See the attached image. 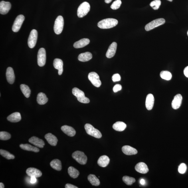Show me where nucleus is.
<instances>
[{"label": "nucleus", "instance_id": "nucleus-10", "mask_svg": "<svg viewBox=\"0 0 188 188\" xmlns=\"http://www.w3.org/2000/svg\"><path fill=\"white\" fill-rule=\"evenodd\" d=\"M46 61V53L45 49L40 48L37 54V63L38 66L43 67L45 65Z\"/></svg>", "mask_w": 188, "mask_h": 188}, {"label": "nucleus", "instance_id": "nucleus-7", "mask_svg": "<svg viewBox=\"0 0 188 188\" xmlns=\"http://www.w3.org/2000/svg\"><path fill=\"white\" fill-rule=\"evenodd\" d=\"M165 19L163 18H159V19L153 20L146 25L145 29L147 31H150L155 28L163 25L165 23Z\"/></svg>", "mask_w": 188, "mask_h": 188}, {"label": "nucleus", "instance_id": "nucleus-26", "mask_svg": "<svg viewBox=\"0 0 188 188\" xmlns=\"http://www.w3.org/2000/svg\"><path fill=\"white\" fill-rule=\"evenodd\" d=\"M21 119V114L19 112L14 113L10 115L7 118L8 121L13 123L19 122Z\"/></svg>", "mask_w": 188, "mask_h": 188}, {"label": "nucleus", "instance_id": "nucleus-11", "mask_svg": "<svg viewBox=\"0 0 188 188\" xmlns=\"http://www.w3.org/2000/svg\"><path fill=\"white\" fill-rule=\"evenodd\" d=\"M25 19V17L23 15H18L16 18L12 28V30L13 32H18L19 31Z\"/></svg>", "mask_w": 188, "mask_h": 188}, {"label": "nucleus", "instance_id": "nucleus-30", "mask_svg": "<svg viewBox=\"0 0 188 188\" xmlns=\"http://www.w3.org/2000/svg\"><path fill=\"white\" fill-rule=\"evenodd\" d=\"M50 166L54 169L57 171L61 170L62 169V164L59 159H53L50 162Z\"/></svg>", "mask_w": 188, "mask_h": 188}, {"label": "nucleus", "instance_id": "nucleus-18", "mask_svg": "<svg viewBox=\"0 0 188 188\" xmlns=\"http://www.w3.org/2000/svg\"><path fill=\"white\" fill-rule=\"evenodd\" d=\"M135 169L138 172L143 174L146 173L149 171V169L147 165L145 163L142 162L137 164L135 165Z\"/></svg>", "mask_w": 188, "mask_h": 188}, {"label": "nucleus", "instance_id": "nucleus-21", "mask_svg": "<svg viewBox=\"0 0 188 188\" xmlns=\"http://www.w3.org/2000/svg\"><path fill=\"white\" fill-rule=\"evenodd\" d=\"M61 130L69 136L73 137L76 134V131L71 127L65 125L61 127Z\"/></svg>", "mask_w": 188, "mask_h": 188}, {"label": "nucleus", "instance_id": "nucleus-19", "mask_svg": "<svg viewBox=\"0 0 188 188\" xmlns=\"http://www.w3.org/2000/svg\"><path fill=\"white\" fill-rule=\"evenodd\" d=\"M53 66L54 68L58 70V74L61 75L63 72V62L62 60L56 58L53 61Z\"/></svg>", "mask_w": 188, "mask_h": 188}, {"label": "nucleus", "instance_id": "nucleus-6", "mask_svg": "<svg viewBox=\"0 0 188 188\" xmlns=\"http://www.w3.org/2000/svg\"><path fill=\"white\" fill-rule=\"evenodd\" d=\"M64 26V19L62 16H58L55 20L54 26L55 33L59 35L62 33Z\"/></svg>", "mask_w": 188, "mask_h": 188}, {"label": "nucleus", "instance_id": "nucleus-32", "mask_svg": "<svg viewBox=\"0 0 188 188\" xmlns=\"http://www.w3.org/2000/svg\"><path fill=\"white\" fill-rule=\"evenodd\" d=\"M88 180L93 186H98L100 185L99 180L94 175L90 174L88 176Z\"/></svg>", "mask_w": 188, "mask_h": 188}, {"label": "nucleus", "instance_id": "nucleus-16", "mask_svg": "<svg viewBox=\"0 0 188 188\" xmlns=\"http://www.w3.org/2000/svg\"><path fill=\"white\" fill-rule=\"evenodd\" d=\"M6 77L7 82L9 84H13L15 81V76L12 68L9 67L7 68L6 72Z\"/></svg>", "mask_w": 188, "mask_h": 188}, {"label": "nucleus", "instance_id": "nucleus-13", "mask_svg": "<svg viewBox=\"0 0 188 188\" xmlns=\"http://www.w3.org/2000/svg\"><path fill=\"white\" fill-rule=\"evenodd\" d=\"M182 96L181 94H177L176 95L172 102V107L175 110H177L181 106L182 101Z\"/></svg>", "mask_w": 188, "mask_h": 188}, {"label": "nucleus", "instance_id": "nucleus-48", "mask_svg": "<svg viewBox=\"0 0 188 188\" xmlns=\"http://www.w3.org/2000/svg\"><path fill=\"white\" fill-rule=\"evenodd\" d=\"M105 2L107 4H109L112 1V0H105Z\"/></svg>", "mask_w": 188, "mask_h": 188}, {"label": "nucleus", "instance_id": "nucleus-35", "mask_svg": "<svg viewBox=\"0 0 188 188\" xmlns=\"http://www.w3.org/2000/svg\"><path fill=\"white\" fill-rule=\"evenodd\" d=\"M0 154L7 159H14L15 158V156L11 154L9 151L3 149H1L0 150Z\"/></svg>", "mask_w": 188, "mask_h": 188}, {"label": "nucleus", "instance_id": "nucleus-43", "mask_svg": "<svg viewBox=\"0 0 188 188\" xmlns=\"http://www.w3.org/2000/svg\"><path fill=\"white\" fill-rule=\"evenodd\" d=\"M122 89V86L120 84H117L115 85L113 88V91L115 93H116L120 91Z\"/></svg>", "mask_w": 188, "mask_h": 188}, {"label": "nucleus", "instance_id": "nucleus-33", "mask_svg": "<svg viewBox=\"0 0 188 188\" xmlns=\"http://www.w3.org/2000/svg\"><path fill=\"white\" fill-rule=\"evenodd\" d=\"M68 173L70 177L74 179L77 178L80 175V172L78 170L72 167H69Z\"/></svg>", "mask_w": 188, "mask_h": 188}, {"label": "nucleus", "instance_id": "nucleus-15", "mask_svg": "<svg viewBox=\"0 0 188 188\" xmlns=\"http://www.w3.org/2000/svg\"><path fill=\"white\" fill-rule=\"evenodd\" d=\"M27 174L30 177H35L38 178L41 176L42 173L41 171L37 169L34 168H29L27 169L26 171Z\"/></svg>", "mask_w": 188, "mask_h": 188}, {"label": "nucleus", "instance_id": "nucleus-25", "mask_svg": "<svg viewBox=\"0 0 188 188\" xmlns=\"http://www.w3.org/2000/svg\"><path fill=\"white\" fill-rule=\"evenodd\" d=\"M90 42V40L88 38H83L75 43L74 47L76 48H83L88 45Z\"/></svg>", "mask_w": 188, "mask_h": 188}, {"label": "nucleus", "instance_id": "nucleus-3", "mask_svg": "<svg viewBox=\"0 0 188 188\" xmlns=\"http://www.w3.org/2000/svg\"><path fill=\"white\" fill-rule=\"evenodd\" d=\"M90 4L87 2H84L79 7L77 12L78 17L82 18L84 17L90 11Z\"/></svg>", "mask_w": 188, "mask_h": 188}, {"label": "nucleus", "instance_id": "nucleus-41", "mask_svg": "<svg viewBox=\"0 0 188 188\" xmlns=\"http://www.w3.org/2000/svg\"><path fill=\"white\" fill-rule=\"evenodd\" d=\"M187 165L185 163H183L181 164L179 166L178 170L180 173L184 174L185 173L186 170H187Z\"/></svg>", "mask_w": 188, "mask_h": 188}, {"label": "nucleus", "instance_id": "nucleus-27", "mask_svg": "<svg viewBox=\"0 0 188 188\" xmlns=\"http://www.w3.org/2000/svg\"><path fill=\"white\" fill-rule=\"evenodd\" d=\"M92 54L90 52L81 53L78 56V59L80 61L86 62L92 59Z\"/></svg>", "mask_w": 188, "mask_h": 188}, {"label": "nucleus", "instance_id": "nucleus-36", "mask_svg": "<svg viewBox=\"0 0 188 188\" xmlns=\"http://www.w3.org/2000/svg\"><path fill=\"white\" fill-rule=\"evenodd\" d=\"M160 76L162 78L167 80H170L172 77L171 72L167 71H162L161 72Z\"/></svg>", "mask_w": 188, "mask_h": 188}, {"label": "nucleus", "instance_id": "nucleus-23", "mask_svg": "<svg viewBox=\"0 0 188 188\" xmlns=\"http://www.w3.org/2000/svg\"><path fill=\"white\" fill-rule=\"evenodd\" d=\"M122 151L124 154L128 155L136 154L138 153L137 149L128 145L123 146L122 148Z\"/></svg>", "mask_w": 188, "mask_h": 188}, {"label": "nucleus", "instance_id": "nucleus-8", "mask_svg": "<svg viewBox=\"0 0 188 188\" xmlns=\"http://www.w3.org/2000/svg\"><path fill=\"white\" fill-rule=\"evenodd\" d=\"M38 37V33L35 29L32 30L30 32L28 38V44L29 47L31 48H33L36 45Z\"/></svg>", "mask_w": 188, "mask_h": 188}, {"label": "nucleus", "instance_id": "nucleus-51", "mask_svg": "<svg viewBox=\"0 0 188 188\" xmlns=\"http://www.w3.org/2000/svg\"><path fill=\"white\" fill-rule=\"evenodd\" d=\"M187 35L188 36V31H187Z\"/></svg>", "mask_w": 188, "mask_h": 188}, {"label": "nucleus", "instance_id": "nucleus-46", "mask_svg": "<svg viewBox=\"0 0 188 188\" xmlns=\"http://www.w3.org/2000/svg\"><path fill=\"white\" fill-rule=\"evenodd\" d=\"M31 179H30V183L32 184H34L36 182L37 179H36V178L35 177H31Z\"/></svg>", "mask_w": 188, "mask_h": 188}, {"label": "nucleus", "instance_id": "nucleus-28", "mask_svg": "<svg viewBox=\"0 0 188 188\" xmlns=\"http://www.w3.org/2000/svg\"><path fill=\"white\" fill-rule=\"evenodd\" d=\"M37 101L38 104L43 105L47 102L48 99L43 93L40 92L38 94Z\"/></svg>", "mask_w": 188, "mask_h": 188}, {"label": "nucleus", "instance_id": "nucleus-5", "mask_svg": "<svg viewBox=\"0 0 188 188\" xmlns=\"http://www.w3.org/2000/svg\"><path fill=\"white\" fill-rule=\"evenodd\" d=\"M72 158L80 165H86L87 161V157L82 151H76L72 154Z\"/></svg>", "mask_w": 188, "mask_h": 188}, {"label": "nucleus", "instance_id": "nucleus-9", "mask_svg": "<svg viewBox=\"0 0 188 188\" xmlns=\"http://www.w3.org/2000/svg\"><path fill=\"white\" fill-rule=\"evenodd\" d=\"M88 78L94 86L97 88L100 87L102 82L100 80L99 76L96 72H92L89 74Z\"/></svg>", "mask_w": 188, "mask_h": 188}, {"label": "nucleus", "instance_id": "nucleus-24", "mask_svg": "<svg viewBox=\"0 0 188 188\" xmlns=\"http://www.w3.org/2000/svg\"><path fill=\"white\" fill-rule=\"evenodd\" d=\"M110 159L106 155H102L99 157L98 161V164L99 166L105 167L109 164Z\"/></svg>", "mask_w": 188, "mask_h": 188}, {"label": "nucleus", "instance_id": "nucleus-44", "mask_svg": "<svg viewBox=\"0 0 188 188\" xmlns=\"http://www.w3.org/2000/svg\"><path fill=\"white\" fill-rule=\"evenodd\" d=\"M66 188H78V187L71 184H67L65 185Z\"/></svg>", "mask_w": 188, "mask_h": 188}, {"label": "nucleus", "instance_id": "nucleus-20", "mask_svg": "<svg viewBox=\"0 0 188 188\" xmlns=\"http://www.w3.org/2000/svg\"><path fill=\"white\" fill-rule=\"evenodd\" d=\"M154 102V97L152 94H149L147 96L146 100V107L147 110H152Z\"/></svg>", "mask_w": 188, "mask_h": 188}, {"label": "nucleus", "instance_id": "nucleus-50", "mask_svg": "<svg viewBox=\"0 0 188 188\" xmlns=\"http://www.w3.org/2000/svg\"><path fill=\"white\" fill-rule=\"evenodd\" d=\"M167 1L171 2L173 1V0H167Z\"/></svg>", "mask_w": 188, "mask_h": 188}, {"label": "nucleus", "instance_id": "nucleus-31", "mask_svg": "<svg viewBox=\"0 0 188 188\" xmlns=\"http://www.w3.org/2000/svg\"><path fill=\"white\" fill-rule=\"evenodd\" d=\"M20 148L24 150L34 151L35 152H38L40 149L37 147L32 146L29 144H21L20 145Z\"/></svg>", "mask_w": 188, "mask_h": 188}, {"label": "nucleus", "instance_id": "nucleus-39", "mask_svg": "<svg viewBox=\"0 0 188 188\" xmlns=\"http://www.w3.org/2000/svg\"><path fill=\"white\" fill-rule=\"evenodd\" d=\"M161 5V1L160 0H154L150 4L151 7L154 10H158Z\"/></svg>", "mask_w": 188, "mask_h": 188}, {"label": "nucleus", "instance_id": "nucleus-42", "mask_svg": "<svg viewBox=\"0 0 188 188\" xmlns=\"http://www.w3.org/2000/svg\"><path fill=\"white\" fill-rule=\"evenodd\" d=\"M121 78L120 75L116 74L113 75L112 77V79L113 82H116L119 81L121 80Z\"/></svg>", "mask_w": 188, "mask_h": 188}, {"label": "nucleus", "instance_id": "nucleus-22", "mask_svg": "<svg viewBox=\"0 0 188 188\" xmlns=\"http://www.w3.org/2000/svg\"><path fill=\"white\" fill-rule=\"evenodd\" d=\"M45 138L48 143L52 146H56L58 141L57 138L51 133H48L45 136Z\"/></svg>", "mask_w": 188, "mask_h": 188}, {"label": "nucleus", "instance_id": "nucleus-47", "mask_svg": "<svg viewBox=\"0 0 188 188\" xmlns=\"http://www.w3.org/2000/svg\"><path fill=\"white\" fill-rule=\"evenodd\" d=\"M145 181L144 179H141L140 181V183L141 185H143L145 184Z\"/></svg>", "mask_w": 188, "mask_h": 188}, {"label": "nucleus", "instance_id": "nucleus-40", "mask_svg": "<svg viewBox=\"0 0 188 188\" xmlns=\"http://www.w3.org/2000/svg\"><path fill=\"white\" fill-rule=\"evenodd\" d=\"M121 4H122V1L121 0H116L113 3L110 7L113 10H116L120 7Z\"/></svg>", "mask_w": 188, "mask_h": 188}, {"label": "nucleus", "instance_id": "nucleus-38", "mask_svg": "<svg viewBox=\"0 0 188 188\" xmlns=\"http://www.w3.org/2000/svg\"><path fill=\"white\" fill-rule=\"evenodd\" d=\"M11 138L10 133L5 131H1L0 132V139L1 140H7Z\"/></svg>", "mask_w": 188, "mask_h": 188}, {"label": "nucleus", "instance_id": "nucleus-17", "mask_svg": "<svg viewBox=\"0 0 188 188\" xmlns=\"http://www.w3.org/2000/svg\"><path fill=\"white\" fill-rule=\"evenodd\" d=\"M117 47V44L116 42H113L108 48L106 53V57L111 58L113 57L116 54Z\"/></svg>", "mask_w": 188, "mask_h": 188}, {"label": "nucleus", "instance_id": "nucleus-29", "mask_svg": "<svg viewBox=\"0 0 188 188\" xmlns=\"http://www.w3.org/2000/svg\"><path fill=\"white\" fill-rule=\"evenodd\" d=\"M127 125L122 122H116L113 125V128L115 130L118 131H122L126 128Z\"/></svg>", "mask_w": 188, "mask_h": 188}, {"label": "nucleus", "instance_id": "nucleus-2", "mask_svg": "<svg viewBox=\"0 0 188 188\" xmlns=\"http://www.w3.org/2000/svg\"><path fill=\"white\" fill-rule=\"evenodd\" d=\"M72 93L80 102L84 104H88L89 103V99L86 97L85 96L84 92L79 89L76 88H74L72 90Z\"/></svg>", "mask_w": 188, "mask_h": 188}, {"label": "nucleus", "instance_id": "nucleus-49", "mask_svg": "<svg viewBox=\"0 0 188 188\" xmlns=\"http://www.w3.org/2000/svg\"><path fill=\"white\" fill-rule=\"evenodd\" d=\"M4 184L3 183H0V188H4Z\"/></svg>", "mask_w": 188, "mask_h": 188}, {"label": "nucleus", "instance_id": "nucleus-12", "mask_svg": "<svg viewBox=\"0 0 188 188\" xmlns=\"http://www.w3.org/2000/svg\"><path fill=\"white\" fill-rule=\"evenodd\" d=\"M11 7V4L9 2L1 1L0 3V13L3 15H6L9 11Z\"/></svg>", "mask_w": 188, "mask_h": 188}, {"label": "nucleus", "instance_id": "nucleus-4", "mask_svg": "<svg viewBox=\"0 0 188 188\" xmlns=\"http://www.w3.org/2000/svg\"><path fill=\"white\" fill-rule=\"evenodd\" d=\"M85 129L89 135L97 138H100L102 137V134L99 131L94 128L90 124H86L85 125Z\"/></svg>", "mask_w": 188, "mask_h": 188}, {"label": "nucleus", "instance_id": "nucleus-34", "mask_svg": "<svg viewBox=\"0 0 188 188\" xmlns=\"http://www.w3.org/2000/svg\"><path fill=\"white\" fill-rule=\"evenodd\" d=\"M20 89L26 98L29 97L31 94V90L29 87L25 84H22L20 85Z\"/></svg>", "mask_w": 188, "mask_h": 188}, {"label": "nucleus", "instance_id": "nucleus-1", "mask_svg": "<svg viewBox=\"0 0 188 188\" xmlns=\"http://www.w3.org/2000/svg\"><path fill=\"white\" fill-rule=\"evenodd\" d=\"M118 23V20L113 18H108L99 22L98 26L101 29H110L116 26Z\"/></svg>", "mask_w": 188, "mask_h": 188}, {"label": "nucleus", "instance_id": "nucleus-14", "mask_svg": "<svg viewBox=\"0 0 188 188\" xmlns=\"http://www.w3.org/2000/svg\"><path fill=\"white\" fill-rule=\"evenodd\" d=\"M29 141L32 144L40 148H43L44 146L45 145L43 140L35 136L32 137L30 138L29 139Z\"/></svg>", "mask_w": 188, "mask_h": 188}, {"label": "nucleus", "instance_id": "nucleus-37", "mask_svg": "<svg viewBox=\"0 0 188 188\" xmlns=\"http://www.w3.org/2000/svg\"><path fill=\"white\" fill-rule=\"evenodd\" d=\"M123 181L127 185H131L135 181V180L134 178L124 176L123 177Z\"/></svg>", "mask_w": 188, "mask_h": 188}, {"label": "nucleus", "instance_id": "nucleus-45", "mask_svg": "<svg viewBox=\"0 0 188 188\" xmlns=\"http://www.w3.org/2000/svg\"><path fill=\"white\" fill-rule=\"evenodd\" d=\"M184 73L185 76L188 78V66L185 67L184 69Z\"/></svg>", "mask_w": 188, "mask_h": 188}]
</instances>
